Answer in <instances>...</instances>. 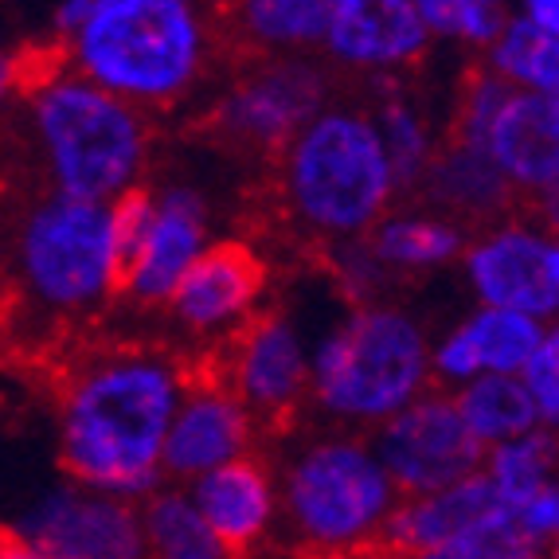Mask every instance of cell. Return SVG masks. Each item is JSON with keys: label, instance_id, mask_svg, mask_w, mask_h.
Here are the masks:
<instances>
[{"label": "cell", "instance_id": "20", "mask_svg": "<svg viewBox=\"0 0 559 559\" xmlns=\"http://www.w3.org/2000/svg\"><path fill=\"white\" fill-rule=\"evenodd\" d=\"M469 235L474 231L466 224H457L454 215L430 207L419 197H403L368 235V247L392 271L395 282H415L442 271H457L469 247Z\"/></svg>", "mask_w": 559, "mask_h": 559}, {"label": "cell", "instance_id": "5", "mask_svg": "<svg viewBox=\"0 0 559 559\" xmlns=\"http://www.w3.org/2000/svg\"><path fill=\"white\" fill-rule=\"evenodd\" d=\"M282 481V536L313 559L380 556L403 493L372 435L301 423L274 454Z\"/></svg>", "mask_w": 559, "mask_h": 559}, {"label": "cell", "instance_id": "13", "mask_svg": "<svg viewBox=\"0 0 559 559\" xmlns=\"http://www.w3.org/2000/svg\"><path fill=\"white\" fill-rule=\"evenodd\" d=\"M403 497H427L481 474L485 447L469 435L454 392H427L372 435Z\"/></svg>", "mask_w": 559, "mask_h": 559}, {"label": "cell", "instance_id": "2", "mask_svg": "<svg viewBox=\"0 0 559 559\" xmlns=\"http://www.w3.org/2000/svg\"><path fill=\"white\" fill-rule=\"evenodd\" d=\"M20 98L24 145L39 188L91 204H118L145 188L153 165V121L75 67L44 59L24 71Z\"/></svg>", "mask_w": 559, "mask_h": 559}, {"label": "cell", "instance_id": "14", "mask_svg": "<svg viewBox=\"0 0 559 559\" xmlns=\"http://www.w3.org/2000/svg\"><path fill=\"white\" fill-rule=\"evenodd\" d=\"M551 235L532 215H504L477 227L462 254L457 278L474 306L513 309L536 321H559V294L548 271Z\"/></svg>", "mask_w": 559, "mask_h": 559}, {"label": "cell", "instance_id": "28", "mask_svg": "<svg viewBox=\"0 0 559 559\" xmlns=\"http://www.w3.org/2000/svg\"><path fill=\"white\" fill-rule=\"evenodd\" d=\"M493 75H501L513 91L548 94L559 98V36L516 16L497 47L481 59Z\"/></svg>", "mask_w": 559, "mask_h": 559}, {"label": "cell", "instance_id": "27", "mask_svg": "<svg viewBox=\"0 0 559 559\" xmlns=\"http://www.w3.org/2000/svg\"><path fill=\"white\" fill-rule=\"evenodd\" d=\"M435 47H462L481 63L516 20L513 0H419Z\"/></svg>", "mask_w": 559, "mask_h": 559}, {"label": "cell", "instance_id": "18", "mask_svg": "<svg viewBox=\"0 0 559 559\" xmlns=\"http://www.w3.org/2000/svg\"><path fill=\"white\" fill-rule=\"evenodd\" d=\"M188 489L239 559L282 540V481L274 454L266 450L239 457L231 466L192 481Z\"/></svg>", "mask_w": 559, "mask_h": 559}, {"label": "cell", "instance_id": "32", "mask_svg": "<svg viewBox=\"0 0 559 559\" xmlns=\"http://www.w3.org/2000/svg\"><path fill=\"white\" fill-rule=\"evenodd\" d=\"M509 509H513L521 528L528 532L540 548H551V544L559 540V481L544 485V489H536V493L524 497V501L509 504Z\"/></svg>", "mask_w": 559, "mask_h": 559}, {"label": "cell", "instance_id": "37", "mask_svg": "<svg viewBox=\"0 0 559 559\" xmlns=\"http://www.w3.org/2000/svg\"><path fill=\"white\" fill-rule=\"evenodd\" d=\"M380 559H469V556L450 548H430V551H403V556H380Z\"/></svg>", "mask_w": 559, "mask_h": 559}, {"label": "cell", "instance_id": "35", "mask_svg": "<svg viewBox=\"0 0 559 559\" xmlns=\"http://www.w3.org/2000/svg\"><path fill=\"white\" fill-rule=\"evenodd\" d=\"M528 215L544 227L548 235H559V185L548 188L544 197L528 200Z\"/></svg>", "mask_w": 559, "mask_h": 559}, {"label": "cell", "instance_id": "17", "mask_svg": "<svg viewBox=\"0 0 559 559\" xmlns=\"http://www.w3.org/2000/svg\"><path fill=\"white\" fill-rule=\"evenodd\" d=\"M544 321L513 309L469 306L435 329V388L457 392L481 376H521L536 356Z\"/></svg>", "mask_w": 559, "mask_h": 559}, {"label": "cell", "instance_id": "9", "mask_svg": "<svg viewBox=\"0 0 559 559\" xmlns=\"http://www.w3.org/2000/svg\"><path fill=\"white\" fill-rule=\"evenodd\" d=\"M333 67L321 56L254 59L215 94L207 130L231 150L278 157L333 103Z\"/></svg>", "mask_w": 559, "mask_h": 559}, {"label": "cell", "instance_id": "29", "mask_svg": "<svg viewBox=\"0 0 559 559\" xmlns=\"http://www.w3.org/2000/svg\"><path fill=\"white\" fill-rule=\"evenodd\" d=\"M481 474L489 477L504 504H516L544 485L559 481V430L536 427L504 447L485 450Z\"/></svg>", "mask_w": 559, "mask_h": 559}, {"label": "cell", "instance_id": "23", "mask_svg": "<svg viewBox=\"0 0 559 559\" xmlns=\"http://www.w3.org/2000/svg\"><path fill=\"white\" fill-rule=\"evenodd\" d=\"M333 0H227V28L254 59L321 56Z\"/></svg>", "mask_w": 559, "mask_h": 559}, {"label": "cell", "instance_id": "21", "mask_svg": "<svg viewBox=\"0 0 559 559\" xmlns=\"http://www.w3.org/2000/svg\"><path fill=\"white\" fill-rule=\"evenodd\" d=\"M419 200H427L430 207L454 215L457 224H466L469 231L489 227L504 215H513L516 192L504 180V173L497 168V160L489 157L485 145L462 138H447L442 153L430 165L427 180L415 192Z\"/></svg>", "mask_w": 559, "mask_h": 559}, {"label": "cell", "instance_id": "26", "mask_svg": "<svg viewBox=\"0 0 559 559\" xmlns=\"http://www.w3.org/2000/svg\"><path fill=\"white\" fill-rule=\"evenodd\" d=\"M454 403L462 411V419H466L469 435L485 450L504 447V442L544 427L540 411L532 403L521 376H481V380L457 388Z\"/></svg>", "mask_w": 559, "mask_h": 559}, {"label": "cell", "instance_id": "7", "mask_svg": "<svg viewBox=\"0 0 559 559\" xmlns=\"http://www.w3.org/2000/svg\"><path fill=\"white\" fill-rule=\"evenodd\" d=\"M59 56L138 110L160 114L207 79L215 24L204 0H114L59 44Z\"/></svg>", "mask_w": 559, "mask_h": 559}, {"label": "cell", "instance_id": "12", "mask_svg": "<svg viewBox=\"0 0 559 559\" xmlns=\"http://www.w3.org/2000/svg\"><path fill=\"white\" fill-rule=\"evenodd\" d=\"M215 239V204L197 180L173 177L153 185V215L126 259L121 306L160 318V309Z\"/></svg>", "mask_w": 559, "mask_h": 559}, {"label": "cell", "instance_id": "15", "mask_svg": "<svg viewBox=\"0 0 559 559\" xmlns=\"http://www.w3.org/2000/svg\"><path fill=\"white\" fill-rule=\"evenodd\" d=\"M271 427L215 368H197L177 407L165 442V474L173 485H192L239 457L266 450Z\"/></svg>", "mask_w": 559, "mask_h": 559}, {"label": "cell", "instance_id": "34", "mask_svg": "<svg viewBox=\"0 0 559 559\" xmlns=\"http://www.w3.org/2000/svg\"><path fill=\"white\" fill-rule=\"evenodd\" d=\"M513 9L521 20L559 36V0H513Z\"/></svg>", "mask_w": 559, "mask_h": 559}, {"label": "cell", "instance_id": "1", "mask_svg": "<svg viewBox=\"0 0 559 559\" xmlns=\"http://www.w3.org/2000/svg\"><path fill=\"white\" fill-rule=\"evenodd\" d=\"M192 372L168 345L121 341L86 353L56 392L59 474L98 493L150 501L168 485L165 442Z\"/></svg>", "mask_w": 559, "mask_h": 559}, {"label": "cell", "instance_id": "22", "mask_svg": "<svg viewBox=\"0 0 559 559\" xmlns=\"http://www.w3.org/2000/svg\"><path fill=\"white\" fill-rule=\"evenodd\" d=\"M497 489L485 474L439 489L427 497H403L400 509L388 521L380 556H403V551L457 548V540L469 532V524L497 501Z\"/></svg>", "mask_w": 559, "mask_h": 559}, {"label": "cell", "instance_id": "31", "mask_svg": "<svg viewBox=\"0 0 559 559\" xmlns=\"http://www.w3.org/2000/svg\"><path fill=\"white\" fill-rule=\"evenodd\" d=\"M532 403L540 411V423L559 430V321H548L540 336V348L521 372Z\"/></svg>", "mask_w": 559, "mask_h": 559}, {"label": "cell", "instance_id": "33", "mask_svg": "<svg viewBox=\"0 0 559 559\" xmlns=\"http://www.w3.org/2000/svg\"><path fill=\"white\" fill-rule=\"evenodd\" d=\"M106 4H114V0H59L56 9H51V32H56L59 44H63L67 36H75L86 20L98 16Z\"/></svg>", "mask_w": 559, "mask_h": 559}, {"label": "cell", "instance_id": "19", "mask_svg": "<svg viewBox=\"0 0 559 559\" xmlns=\"http://www.w3.org/2000/svg\"><path fill=\"white\" fill-rule=\"evenodd\" d=\"M485 150L516 197H544L559 185V98L509 91L501 114L485 133Z\"/></svg>", "mask_w": 559, "mask_h": 559}, {"label": "cell", "instance_id": "6", "mask_svg": "<svg viewBox=\"0 0 559 559\" xmlns=\"http://www.w3.org/2000/svg\"><path fill=\"white\" fill-rule=\"evenodd\" d=\"M9 282L16 306L44 325H83L126 286L114 204H91L36 188L20 204L9 235Z\"/></svg>", "mask_w": 559, "mask_h": 559}, {"label": "cell", "instance_id": "25", "mask_svg": "<svg viewBox=\"0 0 559 559\" xmlns=\"http://www.w3.org/2000/svg\"><path fill=\"white\" fill-rule=\"evenodd\" d=\"M145 556L150 559H239L212 528L188 485H173L141 501Z\"/></svg>", "mask_w": 559, "mask_h": 559}, {"label": "cell", "instance_id": "3", "mask_svg": "<svg viewBox=\"0 0 559 559\" xmlns=\"http://www.w3.org/2000/svg\"><path fill=\"white\" fill-rule=\"evenodd\" d=\"M435 392V329L400 298L336 306L313 341L309 419L376 435Z\"/></svg>", "mask_w": 559, "mask_h": 559}, {"label": "cell", "instance_id": "30", "mask_svg": "<svg viewBox=\"0 0 559 559\" xmlns=\"http://www.w3.org/2000/svg\"><path fill=\"white\" fill-rule=\"evenodd\" d=\"M329 282L336 289V301L345 306H368V301L395 298L392 271L376 259V251L368 247V239L341 242V247H329Z\"/></svg>", "mask_w": 559, "mask_h": 559}, {"label": "cell", "instance_id": "16", "mask_svg": "<svg viewBox=\"0 0 559 559\" xmlns=\"http://www.w3.org/2000/svg\"><path fill=\"white\" fill-rule=\"evenodd\" d=\"M430 39L419 0H333L321 59L336 75L368 83L407 79L427 63Z\"/></svg>", "mask_w": 559, "mask_h": 559}, {"label": "cell", "instance_id": "4", "mask_svg": "<svg viewBox=\"0 0 559 559\" xmlns=\"http://www.w3.org/2000/svg\"><path fill=\"white\" fill-rule=\"evenodd\" d=\"M274 192L286 224L318 247L368 239L403 200L372 103L333 98L274 157Z\"/></svg>", "mask_w": 559, "mask_h": 559}, {"label": "cell", "instance_id": "24", "mask_svg": "<svg viewBox=\"0 0 559 559\" xmlns=\"http://www.w3.org/2000/svg\"><path fill=\"white\" fill-rule=\"evenodd\" d=\"M372 114H376V126H380L383 150L392 157L395 177L403 185V197H415L423 188V180H427L435 157L447 145L450 126L435 118L430 106L403 79L376 83Z\"/></svg>", "mask_w": 559, "mask_h": 559}, {"label": "cell", "instance_id": "39", "mask_svg": "<svg viewBox=\"0 0 559 559\" xmlns=\"http://www.w3.org/2000/svg\"><path fill=\"white\" fill-rule=\"evenodd\" d=\"M544 559H559V540L551 544V548H548V556H544Z\"/></svg>", "mask_w": 559, "mask_h": 559}, {"label": "cell", "instance_id": "38", "mask_svg": "<svg viewBox=\"0 0 559 559\" xmlns=\"http://www.w3.org/2000/svg\"><path fill=\"white\" fill-rule=\"evenodd\" d=\"M548 271H551V286L559 294V235H551V251H548Z\"/></svg>", "mask_w": 559, "mask_h": 559}, {"label": "cell", "instance_id": "8", "mask_svg": "<svg viewBox=\"0 0 559 559\" xmlns=\"http://www.w3.org/2000/svg\"><path fill=\"white\" fill-rule=\"evenodd\" d=\"M271 262L247 239H215V247L188 271L180 289L160 309L177 353L192 368H212L215 356L231 345L242 329L271 301Z\"/></svg>", "mask_w": 559, "mask_h": 559}, {"label": "cell", "instance_id": "36", "mask_svg": "<svg viewBox=\"0 0 559 559\" xmlns=\"http://www.w3.org/2000/svg\"><path fill=\"white\" fill-rule=\"evenodd\" d=\"M0 559H44L36 548H28V544L20 540V536H12V532H4V540H0Z\"/></svg>", "mask_w": 559, "mask_h": 559}, {"label": "cell", "instance_id": "11", "mask_svg": "<svg viewBox=\"0 0 559 559\" xmlns=\"http://www.w3.org/2000/svg\"><path fill=\"white\" fill-rule=\"evenodd\" d=\"M4 532L44 559H150L138 501L86 489L63 474L39 485Z\"/></svg>", "mask_w": 559, "mask_h": 559}, {"label": "cell", "instance_id": "10", "mask_svg": "<svg viewBox=\"0 0 559 559\" xmlns=\"http://www.w3.org/2000/svg\"><path fill=\"white\" fill-rule=\"evenodd\" d=\"M318 329L289 306H271L215 356V372L242 395L274 435L294 430L309 415Z\"/></svg>", "mask_w": 559, "mask_h": 559}]
</instances>
